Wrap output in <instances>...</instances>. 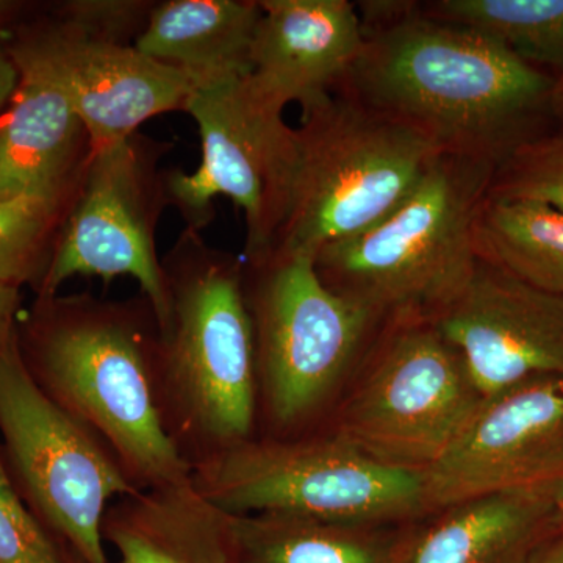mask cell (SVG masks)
Listing matches in <instances>:
<instances>
[{
	"label": "cell",
	"mask_w": 563,
	"mask_h": 563,
	"mask_svg": "<svg viewBox=\"0 0 563 563\" xmlns=\"http://www.w3.org/2000/svg\"><path fill=\"white\" fill-rule=\"evenodd\" d=\"M261 14V0L155 2L135 47L180 70L192 88L246 76Z\"/></svg>",
	"instance_id": "19"
},
{
	"label": "cell",
	"mask_w": 563,
	"mask_h": 563,
	"mask_svg": "<svg viewBox=\"0 0 563 563\" xmlns=\"http://www.w3.org/2000/svg\"><path fill=\"white\" fill-rule=\"evenodd\" d=\"M401 532L395 563H542L563 526V488L498 493Z\"/></svg>",
	"instance_id": "16"
},
{
	"label": "cell",
	"mask_w": 563,
	"mask_h": 563,
	"mask_svg": "<svg viewBox=\"0 0 563 563\" xmlns=\"http://www.w3.org/2000/svg\"><path fill=\"white\" fill-rule=\"evenodd\" d=\"M21 301V288L0 284V352L16 336Z\"/></svg>",
	"instance_id": "27"
},
{
	"label": "cell",
	"mask_w": 563,
	"mask_h": 563,
	"mask_svg": "<svg viewBox=\"0 0 563 563\" xmlns=\"http://www.w3.org/2000/svg\"><path fill=\"white\" fill-rule=\"evenodd\" d=\"M483 398L540 377L563 379V296L484 261L457 301L431 322Z\"/></svg>",
	"instance_id": "14"
},
{
	"label": "cell",
	"mask_w": 563,
	"mask_h": 563,
	"mask_svg": "<svg viewBox=\"0 0 563 563\" xmlns=\"http://www.w3.org/2000/svg\"><path fill=\"white\" fill-rule=\"evenodd\" d=\"M296 139L290 207L269 254L313 258L368 231L401 206L440 155L420 132L342 91L301 113Z\"/></svg>",
	"instance_id": "5"
},
{
	"label": "cell",
	"mask_w": 563,
	"mask_h": 563,
	"mask_svg": "<svg viewBox=\"0 0 563 563\" xmlns=\"http://www.w3.org/2000/svg\"><path fill=\"white\" fill-rule=\"evenodd\" d=\"M168 313L158 325V412L190 468L257 437L254 325L243 258L185 228L162 257Z\"/></svg>",
	"instance_id": "3"
},
{
	"label": "cell",
	"mask_w": 563,
	"mask_h": 563,
	"mask_svg": "<svg viewBox=\"0 0 563 563\" xmlns=\"http://www.w3.org/2000/svg\"><path fill=\"white\" fill-rule=\"evenodd\" d=\"M14 63L20 84L0 114V199L73 190L91 157L90 135L57 85Z\"/></svg>",
	"instance_id": "17"
},
{
	"label": "cell",
	"mask_w": 563,
	"mask_h": 563,
	"mask_svg": "<svg viewBox=\"0 0 563 563\" xmlns=\"http://www.w3.org/2000/svg\"><path fill=\"white\" fill-rule=\"evenodd\" d=\"M246 76L192 88L184 111L198 125L201 165L166 172V191L169 207L196 232L213 221L218 196L231 199L246 222L243 262L254 263L269 254L287 217L298 139L284 110L262 99Z\"/></svg>",
	"instance_id": "9"
},
{
	"label": "cell",
	"mask_w": 563,
	"mask_h": 563,
	"mask_svg": "<svg viewBox=\"0 0 563 563\" xmlns=\"http://www.w3.org/2000/svg\"><path fill=\"white\" fill-rule=\"evenodd\" d=\"M0 439L7 472L41 523L81 563H111L103 515L140 490L106 444L41 390L18 333L0 352Z\"/></svg>",
	"instance_id": "8"
},
{
	"label": "cell",
	"mask_w": 563,
	"mask_h": 563,
	"mask_svg": "<svg viewBox=\"0 0 563 563\" xmlns=\"http://www.w3.org/2000/svg\"><path fill=\"white\" fill-rule=\"evenodd\" d=\"M422 5L432 18L487 33L529 65L563 76V0H439Z\"/></svg>",
	"instance_id": "22"
},
{
	"label": "cell",
	"mask_w": 563,
	"mask_h": 563,
	"mask_svg": "<svg viewBox=\"0 0 563 563\" xmlns=\"http://www.w3.org/2000/svg\"><path fill=\"white\" fill-rule=\"evenodd\" d=\"M421 474L424 514L498 493L563 488L562 377H540L484 398Z\"/></svg>",
	"instance_id": "13"
},
{
	"label": "cell",
	"mask_w": 563,
	"mask_h": 563,
	"mask_svg": "<svg viewBox=\"0 0 563 563\" xmlns=\"http://www.w3.org/2000/svg\"><path fill=\"white\" fill-rule=\"evenodd\" d=\"M11 57L41 70L60 88L98 151L129 139L144 122L184 110L192 84L180 70L146 57L135 44L99 35L54 10L20 22Z\"/></svg>",
	"instance_id": "12"
},
{
	"label": "cell",
	"mask_w": 563,
	"mask_h": 563,
	"mask_svg": "<svg viewBox=\"0 0 563 563\" xmlns=\"http://www.w3.org/2000/svg\"><path fill=\"white\" fill-rule=\"evenodd\" d=\"M22 10V3L0 0V36L10 38L11 31L20 24L18 18Z\"/></svg>",
	"instance_id": "29"
},
{
	"label": "cell",
	"mask_w": 563,
	"mask_h": 563,
	"mask_svg": "<svg viewBox=\"0 0 563 563\" xmlns=\"http://www.w3.org/2000/svg\"><path fill=\"white\" fill-rule=\"evenodd\" d=\"M18 84H20V69L11 57L9 38L0 36V114L9 107Z\"/></svg>",
	"instance_id": "28"
},
{
	"label": "cell",
	"mask_w": 563,
	"mask_h": 563,
	"mask_svg": "<svg viewBox=\"0 0 563 563\" xmlns=\"http://www.w3.org/2000/svg\"><path fill=\"white\" fill-rule=\"evenodd\" d=\"M543 561L547 563H563V526L561 532L555 537L554 542L548 548Z\"/></svg>",
	"instance_id": "30"
},
{
	"label": "cell",
	"mask_w": 563,
	"mask_h": 563,
	"mask_svg": "<svg viewBox=\"0 0 563 563\" xmlns=\"http://www.w3.org/2000/svg\"><path fill=\"white\" fill-rule=\"evenodd\" d=\"M0 563H81L29 509L0 451Z\"/></svg>",
	"instance_id": "25"
},
{
	"label": "cell",
	"mask_w": 563,
	"mask_h": 563,
	"mask_svg": "<svg viewBox=\"0 0 563 563\" xmlns=\"http://www.w3.org/2000/svg\"><path fill=\"white\" fill-rule=\"evenodd\" d=\"M357 11L365 46L335 91L409 125L440 154L496 166L550 133L558 76L420 2L373 0Z\"/></svg>",
	"instance_id": "1"
},
{
	"label": "cell",
	"mask_w": 563,
	"mask_h": 563,
	"mask_svg": "<svg viewBox=\"0 0 563 563\" xmlns=\"http://www.w3.org/2000/svg\"><path fill=\"white\" fill-rule=\"evenodd\" d=\"M236 563H395L401 532L295 515H232Z\"/></svg>",
	"instance_id": "20"
},
{
	"label": "cell",
	"mask_w": 563,
	"mask_h": 563,
	"mask_svg": "<svg viewBox=\"0 0 563 563\" xmlns=\"http://www.w3.org/2000/svg\"><path fill=\"white\" fill-rule=\"evenodd\" d=\"M191 479L206 498L232 515L391 526L424 514L421 472L374 461L335 432L255 437L195 466Z\"/></svg>",
	"instance_id": "7"
},
{
	"label": "cell",
	"mask_w": 563,
	"mask_h": 563,
	"mask_svg": "<svg viewBox=\"0 0 563 563\" xmlns=\"http://www.w3.org/2000/svg\"><path fill=\"white\" fill-rule=\"evenodd\" d=\"M559 114H563V76L559 77Z\"/></svg>",
	"instance_id": "31"
},
{
	"label": "cell",
	"mask_w": 563,
	"mask_h": 563,
	"mask_svg": "<svg viewBox=\"0 0 563 563\" xmlns=\"http://www.w3.org/2000/svg\"><path fill=\"white\" fill-rule=\"evenodd\" d=\"M488 198L539 202L563 213V128L525 144L501 163Z\"/></svg>",
	"instance_id": "24"
},
{
	"label": "cell",
	"mask_w": 563,
	"mask_h": 563,
	"mask_svg": "<svg viewBox=\"0 0 563 563\" xmlns=\"http://www.w3.org/2000/svg\"><path fill=\"white\" fill-rule=\"evenodd\" d=\"M154 3L146 0H70L60 3L55 11L87 31L135 44L146 27Z\"/></svg>",
	"instance_id": "26"
},
{
	"label": "cell",
	"mask_w": 563,
	"mask_h": 563,
	"mask_svg": "<svg viewBox=\"0 0 563 563\" xmlns=\"http://www.w3.org/2000/svg\"><path fill=\"white\" fill-rule=\"evenodd\" d=\"M483 399L461 352L435 325H385L368 372L343 404L333 432L384 465L424 472Z\"/></svg>",
	"instance_id": "10"
},
{
	"label": "cell",
	"mask_w": 563,
	"mask_h": 563,
	"mask_svg": "<svg viewBox=\"0 0 563 563\" xmlns=\"http://www.w3.org/2000/svg\"><path fill=\"white\" fill-rule=\"evenodd\" d=\"M496 168L440 154L384 221L318 251V276L384 325L435 321L476 272V222Z\"/></svg>",
	"instance_id": "4"
},
{
	"label": "cell",
	"mask_w": 563,
	"mask_h": 563,
	"mask_svg": "<svg viewBox=\"0 0 563 563\" xmlns=\"http://www.w3.org/2000/svg\"><path fill=\"white\" fill-rule=\"evenodd\" d=\"M172 147L136 132L91 152L38 298L58 295L76 276H128L139 282L157 324L165 321L168 298L155 232L169 207L161 163Z\"/></svg>",
	"instance_id": "11"
},
{
	"label": "cell",
	"mask_w": 563,
	"mask_h": 563,
	"mask_svg": "<svg viewBox=\"0 0 563 563\" xmlns=\"http://www.w3.org/2000/svg\"><path fill=\"white\" fill-rule=\"evenodd\" d=\"M243 285L254 325L257 428H268L261 439L303 435L384 322L332 291L303 255L243 262Z\"/></svg>",
	"instance_id": "6"
},
{
	"label": "cell",
	"mask_w": 563,
	"mask_h": 563,
	"mask_svg": "<svg viewBox=\"0 0 563 563\" xmlns=\"http://www.w3.org/2000/svg\"><path fill=\"white\" fill-rule=\"evenodd\" d=\"M247 81L266 102L301 113L346 79L365 46L361 16L347 0H261Z\"/></svg>",
	"instance_id": "15"
},
{
	"label": "cell",
	"mask_w": 563,
	"mask_h": 563,
	"mask_svg": "<svg viewBox=\"0 0 563 563\" xmlns=\"http://www.w3.org/2000/svg\"><path fill=\"white\" fill-rule=\"evenodd\" d=\"M157 335L144 296L58 292L38 298L18 324L22 361L41 390L106 444L139 490L191 479L158 412Z\"/></svg>",
	"instance_id": "2"
},
{
	"label": "cell",
	"mask_w": 563,
	"mask_h": 563,
	"mask_svg": "<svg viewBox=\"0 0 563 563\" xmlns=\"http://www.w3.org/2000/svg\"><path fill=\"white\" fill-rule=\"evenodd\" d=\"M79 188L0 199V284L38 291Z\"/></svg>",
	"instance_id": "23"
},
{
	"label": "cell",
	"mask_w": 563,
	"mask_h": 563,
	"mask_svg": "<svg viewBox=\"0 0 563 563\" xmlns=\"http://www.w3.org/2000/svg\"><path fill=\"white\" fill-rule=\"evenodd\" d=\"M101 533L117 555L113 563H236L232 514L192 479L117 499Z\"/></svg>",
	"instance_id": "18"
},
{
	"label": "cell",
	"mask_w": 563,
	"mask_h": 563,
	"mask_svg": "<svg viewBox=\"0 0 563 563\" xmlns=\"http://www.w3.org/2000/svg\"><path fill=\"white\" fill-rule=\"evenodd\" d=\"M543 558H544V555H543ZM542 563H547V562H544L543 559H542Z\"/></svg>",
	"instance_id": "32"
},
{
	"label": "cell",
	"mask_w": 563,
	"mask_h": 563,
	"mask_svg": "<svg viewBox=\"0 0 563 563\" xmlns=\"http://www.w3.org/2000/svg\"><path fill=\"white\" fill-rule=\"evenodd\" d=\"M481 261L563 296V213L532 201L487 198L476 222Z\"/></svg>",
	"instance_id": "21"
}]
</instances>
